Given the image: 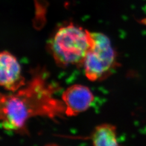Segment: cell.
Wrapping results in <instances>:
<instances>
[{
	"label": "cell",
	"mask_w": 146,
	"mask_h": 146,
	"mask_svg": "<svg viewBox=\"0 0 146 146\" xmlns=\"http://www.w3.org/2000/svg\"><path fill=\"white\" fill-rule=\"evenodd\" d=\"M92 44L91 33L80 27L68 25L59 28L50 42V49L56 65L81 67Z\"/></svg>",
	"instance_id": "obj_2"
},
{
	"label": "cell",
	"mask_w": 146,
	"mask_h": 146,
	"mask_svg": "<svg viewBox=\"0 0 146 146\" xmlns=\"http://www.w3.org/2000/svg\"><path fill=\"white\" fill-rule=\"evenodd\" d=\"M90 139L95 146H119L115 125L104 123L98 125L93 131Z\"/></svg>",
	"instance_id": "obj_6"
},
{
	"label": "cell",
	"mask_w": 146,
	"mask_h": 146,
	"mask_svg": "<svg viewBox=\"0 0 146 146\" xmlns=\"http://www.w3.org/2000/svg\"><path fill=\"white\" fill-rule=\"evenodd\" d=\"M92 44L85 58L83 67L91 81L103 80L114 72L119 63L110 38L100 33H91Z\"/></svg>",
	"instance_id": "obj_3"
},
{
	"label": "cell",
	"mask_w": 146,
	"mask_h": 146,
	"mask_svg": "<svg viewBox=\"0 0 146 146\" xmlns=\"http://www.w3.org/2000/svg\"><path fill=\"white\" fill-rule=\"evenodd\" d=\"M31 74V79L24 88L10 94H1V125L6 131L27 134V121L33 117L55 120L66 115L62 100L54 95L60 89L58 85L48 81V73L43 68H36Z\"/></svg>",
	"instance_id": "obj_1"
},
{
	"label": "cell",
	"mask_w": 146,
	"mask_h": 146,
	"mask_svg": "<svg viewBox=\"0 0 146 146\" xmlns=\"http://www.w3.org/2000/svg\"><path fill=\"white\" fill-rule=\"evenodd\" d=\"M0 84L7 90L15 92L26 85L21 67L15 57L4 50L0 54Z\"/></svg>",
	"instance_id": "obj_5"
},
{
	"label": "cell",
	"mask_w": 146,
	"mask_h": 146,
	"mask_svg": "<svg viewBox=\"0 0 146 146\" xmlns=\"http://www.w3.org/2000/svg\"><path fill=\"white\" fill-rule=\"evenodd\" d=\"M94 96L88 87L82 84H73L62 95L66 106L65 114L75 116L88 110L94 101Z\"/></svg>",
	"instance_id": "obj_4"
}]
</instances>
